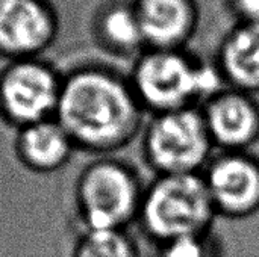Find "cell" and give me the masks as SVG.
<instances>
[{
	"mask_svg": "<svg viewBox=\"0 0 259 257\" xmlns=\"http://www.w3.org/2000/svg\"><path fill=\"white\" fill-rule=\"evenodd\" d=\"M73 257H138L123 230H87Z\"/></svg>",
	"mask_w": 259,
	"mask_h": 257,
	"instance_id": "13",
	"label": "cell"
},
{
	"mask_svg": "<svg viewBox=\"0 0 259 257\" xmlns=\"http://www.w3.org/2000/svg\"><path fill=\"white\" fill-rule=\"evenodd\" d=\"M144 42L153 50H178L196 32V0H140L135 8Z\"/></svg>",
	"mask_w": 259,
	"mask_h": 257,
	"instance_id": "9",
	"label": "cell"
},
{
	"mask_svg": "<svg viewBox=\"0 0 259 257\" xmlns=\"http://www.w3.org/2000/svg\"><path fill=\"white\" fill-rule=\"evenodd\" d=\"M140 97L153 109L168 112L196 108L226 88L217 64L209 65L178 50H153L135 71Z\"/></svg>",
	"mask_w": 259,
	"mask_h": 257,
	"instance_id": "2",
	"label": "cell"
},
{
	"mask_svg": "<svg viewBox=\"0 0 259 257\" xmlns=\"http://www.w3.org/2000/svg\"><path fill=\"white\" fill-rule=\"evenodd\" d=\"M238 23H259V0H226Z\"/></svg>",
	"mask_w": 259,
	"mask_h": 257,
	"instance_id": "16",
	"label": "cell"
},
{
	"mask_svg": "<svg viewBox=\"0 0 259 257\" xmlns=\"http://www.w3.org/2000/svg\"><path fill=\"white\" fill-rule=\"evenodd\" d=\"M20 150L32 167L56 168L70 153V136L61 124L42 120L27 126L20 138Z\"/></svg>",
	"mask_w": 259,
	"mask_h": 257,
	"instance_id": "12",
	"label": "cell"
},
{
	"mask_svg": "<svg viewBox=\"0 0 259 257\" xmlns=\"http://www.w3.org/2000/svg\"><path fill=\"white\" fill-rule=\"evenodd\" d=\"M214 142L202 109L161 112L150 124L146 150L162 174H194L212 159Z\"/></svg>",
	"mask_w": 259,
	"mask_h": 257,
	"instance_id": "4",
	"label": "cell"
},
{
	"mask_svg": "<svg viewBox=\"0 0 259 257\" xmlns=\"http://www.w3.org/2000/svg\"><path fill=\"white\" fill-rule=\"evenodd\" d=\"M79 200L88 230H123L141 209L138 186L131 173L108 162L85 173Z\"/></svg>",
	"mask_w": 259,
	"mask_h": 257,
	"instance_id": "5",
	"label": "cell"
},
{
	"mask_svg": "<svg viewBox=\"0 0 259 257\" xmlns=\"http://www.w3.org/2000/svg\"><path fill=\"white\" fill-rule=\"evenodd\" d=\"M53 35L50 12L39 0H0V50L29 55Z\"/></svg>",
	"mask_w": 259,
	"mask_h": 257,
	"instance_id": "10",
	"label": "cell"
},
{
	"mask_svg": "<svg viewBox=\"0 0 259 257\" xmlns=\"http://www.w3.org/2000/svg\"><path fill=\"white\" fill-rule=\"evenodd\" d=\"M217 67L226 86L259 92V23H238L223 38Z\"/></svg>",
	"mask_w": 259,
	"mask_h": 257,
	"instance_id": "11",
	"label": "cell"
},
{
	"mask_svg": "<svg viewBox=\"0 0 259 257\" xmlns=\"http://www.w3.org/2000/svg\"><path fill=\"white\" fill-rule=\"evenodd\" d=\"M59 91L52 71L35 62H20L5 71L0 80V103L18 123L42 121L58 106Z\"/></svg>",
	"mask_w": 259,
	"mask_h": 257,
	"instance_id": "8",
	"label": "cell"
},
{
	"mask_svg": "<svg viewBox=\"0 0 259 257\" xmlns=\"http://www.w3.org/2000/svg\"><path fill=\"white\" fill-rule=\"evenodd\" d=\"M159 245L158 257H222L219 242L211 233L184 236Z\"/></svg>",
	"mask_w": 259,
	"mask_h": 257,
	"instance_id": "15",
	"label": "cell"
},
{
	"mask_svg": "<svg viewBox=\"0 0 259 257\" xmlns=\"http://www.w3.org/2000/svg\"><path fill=\"white\" fill-rule=\"evenodd\" d=\"M102 30L114 47L127 50L144 42L137 12L126 6H117L108 11L102 21Z\"/></svg>",
	"mask_w": 259,
	"mask_h": 257,
	"instance_id": "14",
	"label": "cell"
},
{
	"mask_svg": "<svg viewBox=\"0 0 259 257\" xmlns=\"http://www.w3.org/2000/svg\"><path fill=\"white\" fill-rule=\"evenodd\" d=\"M203 174L217 215L232 220L259 212V159L249 151H223Z\"/></svg>",
	"mask_w": 259,
	"mask_h": 257,
	"instance_id": "6",
	"label": "cell"
},
{
	"mask_svg": "<svg viewBox=\"0 0 259 257\" xmlns=\"http://www.w3.org/2000/svg\"><path fill=\"white\" fill-rule=\"evenodd\" d=\"M203 117L215 147L249 151L259 141V101L253 94L231 86L203 103Z\"/></svg>",
	"mask_w": 259,
	"mask_h": 257,
	"instance_id": "7",
	"label": "cell"
},
{
	"mask_svg": "<svg viewBox=\"0 0 259 257\" xmlns=\"http://www.w3.org/2000/svg\"><path fill=\"white\" fill-rule=\"evenodd\" d=\"M58 114L70 138L96 148L123 142L138 121L132 94L118 80L99 71L77 73L64 85Z\"/></svg>",
	"mask_w": 259,
	"mask_h": 257,
	"instance_id": "1",
	"label": "cell"
},
{
	"mask_svg": "<svg viewBox=\"0 0 259 257\" xmlns=\"http://www.w3.org/2000/svg\"><path fill=\"white\" fill-rule=\"evenodd\" d=\"M149 236L171 239L211 233L217 217L203 174H162L149 189L140 209Z\"/></svg>",
	"mask_w": 259,
	"mask_h": 257,
	"instance_id": "3",
	"label": "cell"
}]
</instances>
